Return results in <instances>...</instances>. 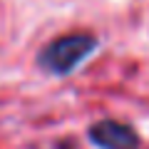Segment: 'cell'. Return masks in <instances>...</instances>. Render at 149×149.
<instances>
[{"label":"cell","mask_w":149,"mask_h":149,"mask_svg":"<svg viewBox=\"0 0 149 149\" xmlns=\"http://www.w3.org/2000/svg\"><path fill=\"white\" fill-rule=\"evenodd\" d=\"M100 40L92 32H65V35L55 37L40 50L37 55V65L47 74L55 77H65L72 74L87 57L97 50Z\"/></svg>","instance_id":"obj_1"},{"label":"cell","mask_w":149,"mask_h":149,"mask_svg":"<svg viewBox=\"0 0 149 149\" xmlns=\"http://www.w3.org/2000/svg\"><path fill=\"white\" fill-rule=\"evenodd\" d=\"M90 142L100 149H139V134L117 119H100L87 132Z\"/></svg>","instance_id":"obj_2"}]
</instances>
